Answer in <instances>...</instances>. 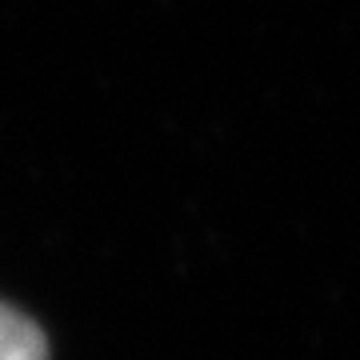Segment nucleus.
I'll return each instance as SVG.
<instances>
[{
	"label": "nucleus",
	"mask_w": 360,
	"mask_h": 360,
	"mask_svg": "<svg viewBox=\"0 0 360 360\" xmlns=\"http://www.w3.org/2000/svg\"><path fill=\"white\" fill-rule=\"evenodd\" d=\"M0 360H44L40 328L8 304H0Z\"/></svg>",
	"instance_id": "obj_1"
}]
</instances>
